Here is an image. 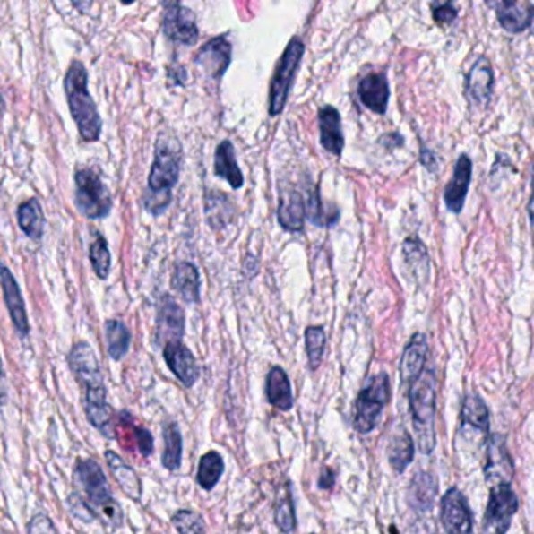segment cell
Here are the masks:
<instances>
[{
	"instance_id": "obj_5",
	"label": "cell",
	"mask_w": 534,
	"mask_h": 534,
	"mask_svg": "<svg viewBox=\"0 0 534 534\" xmlns=\"http://www.w3.org/2000/svg\"><path fill=\"white\" fill-rule=\"evenodd\" d=\"M408 397L418 445L424 455H431L436 447V375L433 369H426L409 384Z\"/></svg>"
},
{
	"instance_id": "obj_28",
	"label": "cell",
	"mask_w": 534,
	"mask_h": 534,
	"mask_svg": "<svg viewBox=\"0 0 534 534\" xmlns=\"http://www.w3.org/2000/svg\"><path fill=\"white\" fill-rule=\"evenodd\" d=\"M172 286L185 302L197 304L201 300V277L194 264L186 262L177 264L176 272L172 277Z\"/></svg>"
},
{
	"instance_id": "obj_37",
	"label": "cell",
	"mask_w": 534,
	"mask_h": 534,
	"mask_svg": "<svg viewBox=\"0 0 534 534\" xmlns=\"http://www.w3.org/2000/svg\"><path fill=\"white\" fill-rule=\"evenodd\" d=\"M90 262L99 279H108L109 271H111V254H109L107 239L100 233H96V237L90 245Z\"/></svg>"
},
{
	"instance_id": "obj_51",
	"label": "cell",
	"mask_w": 534,
	"mask_h": 534,
	"mask_svg": "<svg viewBox=\"0 0 534 534\" xmlns=\"http://www.w3.org/2000/svg\"><path fill=\"white\" fill-rule=\"evenodd\" d=\"M4 108V100L0 98V109Z\"/></svg>"
},
{
	"instance_id": "obj_44",
	"label": "cell",
	"mask_w": 534,
	"mask_h": 534,
	"mask_svg": "<svg viewBox=\"0 0 534 534\" xmlns=\"http://www.w3.org/2000/svg\"><path fill=\"white\" fill-rule=\"evenodd\" d=\"M334 483H336V477H334L333 470L327 468L322 469V474L319 477V480H317V486L321 489H332Z\"/></svg>"
},
{
	"instance_id": "obj_47",
	"label": "cell",
	"mask_w": 534,
	"mask_h": 534,
	"mask_svg": "<svg viewBox=\"0 0 534 534\" xmlns=\"http://www.w3.org/2000/svg\"><path fill=\"white\" fill-rule=\"evenodd\" d=\"M529 214H530V225H531V231H533V239H534V163H533V169H531V195H530Z\"/></svg>"
},
{
	"instance_id": "obj_42",
	"label": "cell",
	"mask_w": 534,
	"mask_h": 534,
	"mask_svg": "<svg viewBox=\"0 0 534 534\" xmlns=\"http://www.w3.org/2000/svg\"><path fill=\"white\" fill-rule=\"evenodd\" d=\"M27 534H58L55 529L54 522L47 514L39 512L31 517L30 522L27 525Z\"/></svg>"
},
{
	"instance_id": "obj_8",
	"label": "cell",
	"mask_w": 534,
	"mask_h": 534,
	"mask_svg": "<svg viewBox=\"0 0 534 534\" xmlns=\"http://www.w3.org/2000/svg\"><path fill=\"white\" fill-rule=\"evenodd\" d=\"M519 510V498L512 489V481H498L489 485V498L485 512V531L506 534Z\"/></svg>"
},
{
	"instance_id": "obj_35",
	"label": "cell",
	"mask_w": 534,
	"mask_h": 534,
	"mask_svg": "<svg viewBox=\"0 0 534 534\" xmlns=\"http://www.w3.org/2000/svg\"><path fill=\"white\" fill-rule=\"evenodd\" d=\"M275 523L283 534H291L292 531H296V527H297L294 502H292L291 483L289 481H286L285 485L280 486L279 497H277V504H275Z\"/></svg>"
},
{
	"instance_id": "obj_10",
	"label": "cell",
	"mask_w": 534,
	"mask_h": 534,
	"mask_svg": "<svg viewBox=\"0 0 534 534\" xmlns=\"http://www.w3.org/2000/svg\"><path fill=\"white\" fill-rule=\"evenodd\" d=\"M441 522L447 534H474V514L468 498L452 487L441 500Z\"/></svg>"
},
{
	"instance_id": "obj_39",
	"label": "cell",
	"mask_w": 534,
	"mask_h": 534,
	"mask_svg": "<svg viewBox=\"0 0 534 534\" xmlns=\"http://www.w3.org/2000/svg\"><path fill=\"white\" fill-rule=\"evenodd\" d=\"M172 523L178 534H207L205 523L194 511H177L172 516Z\"/></svg>"
},
{
	"instance_id": "obj_12",
	"label": "cell",
	"mask_w": 534,
	"mask_h": 534,
	"mask_svg": "<svg viewBox=\"0 0 534 534\" xmlns=\"http://www.w3.org/2000/svg\"><path fill=\"white\" fill-rule=\"evenodd\" d=\"M0 288L4 292V300L12 319L13 327L16 330L19 338L25 340L30 334V322L25 310L24 297L14 275L4 263H0Z\"/></svg>"
},
{
	"instance_id": "obj_7",
	"label": "cell",
	"mask_w": 534,
	"mask_h": 534,
	"mask_svg": "<svg viewBox=\"0 0 534 534\" xmlns=\"http://www.w3.org/2000/svg\"><path fill=\"white\" fill-rule=\"evenodd\" d=\"M391 397L388 374H376L365 388L361 389L358 399L355 401V414H353V426L361 435H367L375 428L383 409L388 405Z\"/></svg>"
},
{
	"instance_id": "obj_21",
	"label": "cell",
	"mask_w": 534,
	"mask_h": 534,
	"mask_svg": "<svg viewBox=\"0 0 534 534\" xmlns=\"http://www.w3.org/2000/svg\"><path fill=\"white\" fill-rule=\"evenodd\" d=\"M358 94L361 102L371 111L376 115L386 113L389 102V85L388 80L383 73L366 75L359 83Z\"/></svg>"
},
{
	"instance_id": "obj_20",
	"label": "cell",
	"mask_w": 534,
	"mask_h": 534,
	"mask_svg": "<svg viewBox=\"0 0 534 534\" xmlns=\"http://www.w3.org/2000/svg\"><path fill=\"white\" fill-rule=\"evenodd\" d=\"M319 128H321V144L327 152L334 157H340L344 151V134L340 125V115L334 107H323L319 111Z\"/></svg>"
},
{
	"instance_id": "obj_15",
	"label": "cell",
	"mask_w": 534,
	"mask_h": 534,
	"mask_svg": "<svg viewBox=\"0 0 534 534\" xmlns=\"http://www.w3.org/2000/svg\"><path fill=\"white\" fill-rule=\"evenodd\" d=\"M163 355L170 372L183 383V386L193 388L201 375V369L188 347L182 340L169 342L163 347Z\"/></svg>"
},
{
	"instance_id": "obj_6",
	"label": "cell",
	"mask_w": 534,
	"mask_h": 534,
	"mask_svg": "<svg viewBox=\"0 0 534 534\" xmlns=\"http://www.w3.org/2000/svg\"><path fill=\"white\" fill-rule=\"evenodd\" d=\"M73 202L82 216L91 220L108 218L113 208V197L98 172L90 168L75 170Z\"/></svg>"
},
{
	"instance_id": "obj_26",
	"label": "cell",
	"mask_w": 534,
	"mask_h": 534,
	"mask_svg": "<svg viewBox=\"0 0 534 534\" xmlns=\"http://www.w3.org/2000/svg\"><path fill=\"white\" fill-rule=\"evenodd\" d=\"M214 174L230 183L233 189L243 188L244 176L237 166L235 147L230 141H222L214 155Z\"/></svg>"
},
{
	"instance_id": "obj_38",
	"label": "cell",
	"mask_w": 534,
	"mask_h": 534,
	"mask_svg": "<svg viewBox=\"0 0 534 534\" xmlns=\"http://www.w3.org/2000/svg\"><path fill=\"white\" fill-rule=\"evenodd\" d=\"M325 342L327 336L322 327H308L305 330V346H306V355H308V363L313 371H316L321 366L323 350H325Z\"/></svg>"
},
{
	"instance_id": "obj_46",
	"label": "cell",
	"mask_w": 534,
	"mask_h": 534,
	"mask_svg": "<svg viewBox=\"0 0 534 534\" xmlns=\"http://www.w3.org/2000/svg\"><path fill=\"white\" fill-rule=\"evenodd\" d=\"M420 163L424 164L426 169L431 170V172L437 169V159L435 153L426 151V149H422V152H420Z\"/></svg>"
},
{
	"instance_id": "obj_17",
	"label": "cell",
	"mask_w": 534,
	"mask_h": 534,
	"mask_svg": "<svg viewBox=\"0 0 534 534\" xmlns=\"http://www.w3.org/2000/svg\"><path fill=\"white\" fill-rule=\"evenodd\" d=\"M230 61L231 46L224 37L210 39L195 56L197 67H201L203 73L213 79H220L224 75L230 66Z\"/></svg>"
},
{
	"instance_id": "obj_11",
	"label": "cell",
	"mask_w": 534,
	"mask_h": 534,
	"mask_svg": "<svg viewBox=\"0 0 534 534\" xmlns=\"http://www.w3.org/2000/svg\"><path fill=\"white\" fill-rule=\"evenodd\" d=\"M163 30L166 37L183 44H194L199 37L194 13L180 0H164Z\"/></svg>"
},
{
	"instance_id": "obj_13",
	"label": "cell",
	"mask_w": 534,
	"mask_h": 534,
	"mask_svg": "<svg viewBox=\"0 0 534 534\" xmlns=\"http://www.w3.org/2000/svg\"><path fill=\"white\" fill-rule=\"evenodd\" d=\"M514 466L502 435H492L486 444L485 480L487 485L512 481Z\"/></svg>"
},
{
	"instance_id": "obj_34",
	"label": "cell",
	"mask_w": 534,
	"mask_h": 534,
	"mask_svg": "<svg viewBox=\"0 0 534 534\" xmlns=\"http://www.w3.org/2000/svg\"><path fill=\"white\" fill-rule=\"evenodd\" d=\"M164 449L161 461L164 468L176 472L182 466L183 439L176 422H166L163 426Z\"/></svg>"
},
{
	"instance_id": "obj_3",
	"label": "cell",
	"mask_w": 534,
	"mask_h": 534,
	"mask_svg": "<svg viewBox=\"0 0 534 534\" xmlns=\"http://www.w3.org/2000/svg\"><path fill=\"white\" fill-rule=\"evenodd\" d=\"M73 483L79 491L73 495L79 498L80 504L92 517H102L109 525L121 527L124 519L121 506L116 504L109 491L108 480L98 462L90 458L79 460L73 468Z\"/></svg>"
},
{
	"instance_id": "obj_41",
	"label": "cell",
	"mask_w": 534,
	"mask_h": 534,
	"mask_svg": "<svg viewBox=\"0 0 534 534\" xmlns=\"http://www.w3.org/2000/svg\"><path fill=\"white\" fill-rule=\"evenodd\" d=\"M458 16V10L453 5V0H437L433 5V18L437 24H452Z\"/></svg>"
},
{
	"instance_id": "obj_19",
	"label": "cell",
	"mask_w": 534,
	"mask_h": 534,
	"mask_svg": "<svg viewBox=\"0 0 534 534\" xmlns=\"http://www.w3.org/2000/svg\"><path fill=\"white\" fill-rule=\"evenodd\" d=\"M492 86H494V73H492L491 63L485 56H481L475 61L466 80L468 98L475 105H486L491 99Z\"/></svg>"
},
{
	"instance_id": "obj_4",
	"label": "cell",
	"mask_w": 534,
	"mask_h": 534,
	"mask_svg": "<svg viewBox=\"0 0 534 534\" xmlns=\"http://www.w3.org/2000/svg\"><path fill=\"white\" fill-rule=\"evenodd\" d=\"M65 92L82 140L96 142L102 134V119L88 90V73L83 63H71L65 75Z\"/></svg>"
},
{
	"instance_id": "obj_27",
	"label": "cell",
	"mask_w": 534,
	"mask_h": 534,
	"mask_svg": "<svg viewBox=\"0 0 534 534\" xmlns=\"http://www.w3.org/2000/svg\"><path fill=\"white\" fill-rule=\"evenodd\" d=\"M18 224L21 231L31 241H41L46 227L43 207L38 199L22 202L18 208Z\"/></svg>"
},
{
	"instance_id": "obj_43",
	"label": "cell",
	"mask_w": 534,
	"mask_h": 534,
	"mask_svg": "<svg viewBox=\"0 0 534 534\" xmlns=\"http://www.w3.org/2000/svg\"><path fill=\"white\" fill-rule=\"evenodd\" d=\"M134 441H136V445H138L141 455L144 456V458H149V456L152 455L153 436L151 431L144 428V426H136L134 428Z\"/></svg>"
},
{
	"instance_id": "obj_40",
	"label": "cell",
	"mask_w": 534,
	"mask_h": 534,
	"mask_svg": "<svg viewBox=\"0 0 534 534\" xmlns=\"http://www.w3.org/2000/svg\"><path fill=\"white\" fill-rule=\"evenodd\" d=\"M305 207H306V218L310 219L314 225L328 227V225L338 220V219L332 218L330 214L325 213V207L322 203L321 195H319V191L316 188L310 191V194L305 199Z\"/></svg>"
},
{
	"instance_id": "obj_29",
	"label": "cell",
	"mask_w": 534,
	"mask_h": 534,
	"mask_svg": "<svg viewBox=\"0 0 534 534\" xmlns=\"http://www.w3.org/2000/svg\"><path fill=\"white\" fill-rule=\"evenodd\" d=\"M497 18L504 30L521 33L533 22L534 6L527 0L511 6H498Z\"/></svg>"
},
{
	"instance_id": "obj_52",
	"label": "cell",
	"mask_w": 534,
	"mask_h": 534,
	"mask_svg": "<svg viewBox=\"0 0 534 534\" xmlns=\"http://www.w3.org/2000/svg\"><path fill=\"white\" fill-rule=\"evenodd\" d=\"M487 4H489V5H492V0H487Z\"/></svg>"
},
{
	"instance_id": "obj_1",
	"label": "cell",
	"mask_w": 534,
	"mask_h": 534,
	"mask_svg": "<svg viewBox=\"0 0 534 534\" xmlns=\"http://www.w3.org/2000/svg\"><path fill=\"white\" fill-rule=\"evenodd\" d=\"M67 365L82 389L86 419L105 437L115 439L113 408L107 401L104 375L96 352L85 340L75 342L67 353Z\"/></svg>"
},
{
	"instance_id": "obj_2",
	"label": "cell",
	"mask_w": 534,
	"mask_h": 534,
	"mask_svg": "<svg viewBox=\"0 0 534 534\" xmlns=\"http://www.w3.org/2000/svg\"><path fill=\"white\" fill-rule=\"evenodd\" d=\"M180 161H182L180 142L170 134H159L152 169L149 174V183L142 197L147 213L159 216L169 208L172 189L178 183V177H180Z\"/></svg>"
},
{
	"instance_id": "obj_31",
	"label": "cell",
	"mask_w": 534,
	"mask_h": 534,
	"mask_svg": "<svg viewBox=\"0 0 534 534\" xmlns=\"http://www.w3.org/2000/svg\"><path fill=\"white\" fill-rule=\"evenodd\" d=\"M461 422L462 426H470L486 435L489 433V426H491L489 408L480 395L475 392L466 395V399L462 401Z\"/></svg>"
},
{
	"instance_id": "obj_25",
	"label": "cell",
	"mask_w": 534,
	"mask_h": 534,
	"mask_svg": "<svg viewBox=\"0 0 534 534\" xmlns=\"http://www.w3.org/2000/svg\"><path fill=\"white\" fill-rule=\"evenodd\" d=\"M266 394L269 403L280 411H289L294 407L291 382L283 367L275 366L267 374Z\"/></svg>"
},
{
	"instance_id": "obj_30",
	"label": "cell",
	"mask_w": 534,
	"mask_h": 534,
	"mask_svg": "<svg viewBox=\"0 0 534 534\" xmlns=\"http://www.w3.org/2000/svg\"><path fill=\"white\" fill-rule=\"evenodd\" d=\"M104 328L109 358L121 361L130 350V344H132L130 330L124 322L116 321V319H108L105 322Z\"/></svg>"
},
{
	"instance_id": "obj_9",
	"label": "cell",
	"mask_w": 534,
	"mask_h": 534,
	"mask_svg": "<svg viewBox=\"0 0 534 534\" xmlns=\"http://www.w3.org/2000/svg\"><path fill=\"white\" fill-rule=\"evenodd\" d=\"M305 46L300 39H292L288 44L285 54L280 58L279 67L271 83V96H269V113L277 116L285 108L288 94L291 90L292 80L296 77L298 65L304 56Z\"/></svg>"
},
{
	"instance_id": "obj_45",
	"label": "cell",
	"mask_w": 534,
	"mask_h": 534,
	"mask_svg": "<svg viewBox=\"0 0 534 534\" xmlns=\"http://www.w3.org/2000/svg\"><path fill=\"white\" fill-rule=\"evenodd\" d=\"M8 403V383H6L5 369L0 357V407H5Z\"/></svg>"
},
{
	"instance_id": "obj_36",
	"label": "cell",
	"mask_w": 534,
	"mask_h": 534,
	"mask_svg": "<svg viewBox=\"0 0 534 534\" xmlns=\"http://www.w3.org/2000/svg\"><path fill=\"white\" fill-rule=\"evenodd\" d=\"M225 464L222 456L218 452H208L202 456L197 472V483L202 489L211 491L218 485L220 477L224 474Z\"/></svg>"
},
{
	"instance_id": "obj_16",
	"label": "cell",
	"mask_w": 534,
	"mask_h": 534,
	"mask_svg": "<svg viewBox=\"0 0 534 534\" xmlns=\"http://www.w3.org/2000/svg\"><path fill=\"white\" fill-rule=\"evenodd\" d=\"M185 333V313L170 296H164L159 306L157 334L155 340L159 346L182 340Z\"/></svg>"
},
{
	"instance_id": "obj_50",
	"label": "cell",
	"mask_w": 534,
	"mask_h": 534,
	"mask_svg": "<svg viewBox=\"0 0 534 534\" xmlns=\"http://www.w3.org/2000/svg\"><path fill=\"white\" fill-rule=\"evenodd\" d=\"M124 4H134V0H122Z\"/></svg>"
},
{
	"instance_id": "obj_24",
	"label": "cell",
	"mask_w": 534,
	"mask_h": 534,
	"mask_svg": "<svg viewBox=\"0 0 534 534\" xmlns=\"http://www.w3.org/2000/svg\"><path fill=\"white\" fill-rule=\"evenodd\" d=\"M403 262L411 279L418 281L419 285H424L430 275V256L426 244L422 243L419 237H411L405 239Z\"/></svg>"
},
{
	"instance_id": "obj_49",
	"label": "cell",
	"mask_w": 534,
	"mask_h": 534,
	"mask_svg": "<svg viewBox=\"0 0 534 534\" xmlns=\"http://www.w3.org/2000/svg\"><path fill=\"white\" fill-rule=\"evenodd\" d=\"M502 2H504V6H511L514 5V4H517L519 0H502Z\"/></svg>"
},
{
	"instance_id": "obj_14",
	"label": "cell",
	"mask_w": 534,
	"mask_h": 534,
	"mask_svg": "<svg viewBox=\"0 0 534 534\" xmlns=\"http://www.w3.org/2000/svg\"><path fill=\"white\" fill-rule=\"evenodd\" d=\"M472 159L466 153H462L461 157L456 159L453 176L444 191L445 207L452 213L460 214L464 208L472 182Z\"/></svg>"
},
{
	"instance_id": "obj_33",
	"label": "cell",
	"mask_w": 534,
	"mask_h": 534,
	"mask_svg": "<svg viewBox=\"0 0 534 534\" xmlns=\"http://www.w3.org/2000/svg\"><path fill=\"white\" fill-rule=\"evenodd\" d=\"M388 458L395 474H403L414 460V441L407 430H401L391 439Z\"/></svg>"
},
{
	"instance_id": "obj_53",
	"label": "cell",
	"mask_w": 534,
	"mask_h": 534,
	"mask_svg": "<svg viewBox=\"0 0 534 534\" xmlns=\"http://www.w3.org/2000/svg\"><path fill=\"white\" fill-rule=\"evenodd\" d=\"M311 534H314V533H311Z\"/></svg>"
},
{
	"instance_id": "obj_23",
	"label": "cell",
	"mask_w": 534,
	"mask_h": 534,
	"mask_svg": "<svg viewBox=\"0 0 534 534\" xmlns=\"http://www.w3.org/2000/svg\"><path fill=\"white\" fill-rule=\"evenodd\" d=\"M105 461L108 464L109 470L122 492L128 498H132L134 502H140L141 495H142V485H141L140 477L136 475L134 469L130 468L127 462L124 461L121 456L113 450L105 452Z\"/></svg>"
},
{
	"instance_id": "obj_22",
	"label": "cell",
	"mask_w": 534,
	"mask_h": 534,
	"mask_svg": "<svg viewBox=\"0 0 534 534\" xmlns=\"http://www.w3.org/2000/svg\"><path fill=\"white\" fill-rule=\"evenodd\" d=\"M306 207L305 197L298 191H283L280 194L279 222L286 231L304 230Z\"/></svg>"
},
{
	"instance_id": "obj_48",
	"label": "cell",
	"mask_w": 534,
	"mask_h": 534,
	"mask_svg": "<svg viewBox=\"0 0 534 534\" xmlns=\"http://www.w3.org/2000/svg\"><path fill=\"white\" fill-rule=\"evenodd\" d=\"M71 2H73V8L82 14H85V13L91 10L92 0H71Z\"/></svg>"
},
{
	"instance_id": "obj_32",
	"label": "cell",
	"mask_w": 534,
	"mask_h": 534,
	"mask_svg": "<svg viewBox=\"0 0 534 534\" xmlns=\"http://www.w3.org/2000/svg\"><path fill=\"white\" fill-rule=\"evenodd\" d=\"M437 494V483L428 472H419L409 485V504L419 511H430Z\"/></svg>"
},
{
	"instance_id": "obj_18",
	"label": "cell",
	"mask_w": 534,
	"mask_h": 534,
	"mask_svg": "<svg viewBox=\"0 0 534 534\" xmlns=\"http://www.w3.org/2000/svg\"><path fill=\"white\" fill-rule=\"evenodd\" d=\"M426 357H428V340L424 333L413 334L409 340L400 361L401 382L411 384L426 371Z\"/></svg>"
}]
</instances>
